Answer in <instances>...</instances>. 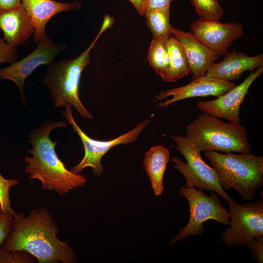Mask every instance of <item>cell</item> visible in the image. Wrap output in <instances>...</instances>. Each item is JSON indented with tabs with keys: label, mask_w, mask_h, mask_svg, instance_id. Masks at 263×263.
<instances>
[{
	"label": "cell",
	"mask_w": 263,
	"mask_h": 263,
	"mask_svg": "<svg viewBox=\"0 0 263 263\" xmlns=\"http://www.w3.org/2000/svg\"><path fill=\"white\" fill-rule=\"evenodd\" d=\"M58 229L56 221L44 207L31 210L26 216L16 212L1 246L8 251H26L38 263H75V252L68 242L58 238Z\"/></svg>",
	"instance_id": "1"
},
{
	"label": "cell",
	"mask_w": 263,
	"mask_h": 263,
	"mask_svg": "<svg viewBox=\"0 0 263 263\" xmlns=\"http://www.w3.org/2000/svg\"><path fill=\"white\" fill-rule=\"evenodd\" d=\"M67 126L65 121L48 120L32 130L28 134V142L32 147L27 150L32 156L26 155L24 159L26 164L25 172L29 178L39 180L42 189L55 191L60 195H64L86 182L85 176L66 168L55 150L58 142L50 138L54 129Z\"/></svg>",
	"instance_id": "2"
},
{
	"label": "cell",
	"mask_w": 263,
	"mask_h": 263,
	"mask_svg": "<svg viewBox=\"0 0 263 263\" xmlns=\"http://www.w3.org/2000/svg\"><path fill=\"white\" fill-rule=\"evenodd\" d=\"M114 19L108 15L104 17L101 27L89 46L80 55L73 59L64 58L50 64L42 79L49 90L53 104L56 107L73 106L84 118L92 119V114L82 103L79 96V86L82 72L90 61L91 50L106 30L112 28Z\"/></svg>",
	"instance_id": "3"
},
{
	"label": "cell",
	"mask_w": 263,
	"mask_h": 263,
	"mask_svg": "<svg viewBox=\"0 0 263 263\" xmlns=\"http://www.w3.org/2000/svg\"><path fill=\"white\" fill-rule=\"evenodd\" d=\"M223 189H235L245 201L253 200L263 184V157L249 152L221 154L204 151Z\"/></svg>",
	"instance_id": "4"
},
{
	"label": "cell",
	"mask_w": 263,
	"mask_h": 263,
	"mask_svg": "<svg viewBox=\"0 0 263 263\" xmlns=\"http://www.w3.org/2000/svg\"><path fill=\"white\" fill-rule=\"evenodd\" d=\"M187 137L201 152H249L250 146L245 128L226 123L202 113L186 127Z\"/></svg>",
	"instance_id": "5"
},
{
	"label": "cell",
	"mask_w": 263,
	"mask_h": 263,
	"mask_svg": "<svg viewBox=\"0 0 263 263\" xmlns=\"http://www.w3.org/2000/svg\"><path fill=\"white\" fill-rule=\"evenodd\" d=\"M163 135L171 138L176 143V146L171 147L181 152L186 160L185 163L177 157L171 159L174 163L172 166L185 178V187H197L202 190L215 191L227 203L235 201L221 187L215 170L204 161L201 151L187 136Z\"/></svg>",
	"instance_id": "6"
},
{
	"label": "cell",
	"mask_w": 263,
	"mask_h": 263,
	"mask_svg": "<svg viewBox=\"0 0 263 263\" xmlns=\"http://www.w3.org/2000/svg\"><path fill=\"white\" fill-rule=\"evenodd\" d=\"M180 192L188 202L189 218L187 225L179 230L169 244L172 245L189 236L203 234L204 224L208 220H215L226 226L229 225L228 210L221 204L217 192L211 191L208 195L201 189L185 186L180 187Z\"/></svg>",
	"instance_id": "7"
},
{
	"label": "cell",
	"mask_w": 263,
	"mask_h": 263,
	"mask_svg": "<svg viewBox=\"0 0 263 263\" xmlns=\"http://www.w3.org/2000/svg\"><path fill=\"white\" fill-rule=\"evenodd\" d=\"M65 109L62 114L68 123L73 127L74 132L80 137L84 150V154L81 160L75 166L71 167L70 170L75 173H80L84 169L90 168L94 175H100L103 170L101 163L102 158L112 148L119 145H125L135 142L141 133L148 125L151 117L140 122L131 131L110 140H95L89 137L82 130L75 121L72 114V105L65 106Z\"/></svg>",
	"instance_id": "8"
},
{
	"label": "cell",
	"mask_w": 263,
	"mask_h": 263,
	"mask_svg": "<svg viewBox=\"0 0 263 263\" xmlns=\"http://www.w3.org/2000/svg\"><path fill=\"white\" fill-rule=\"evenodd\" d=\"M230 227L222 234L220 241L232 247L247 246L255 237L263 235V200L239 204L228 203Z\"/></svg>",
	"instance_id": "9"
},
{
	"label": "cell",
	"mask_w": 263,
	"mask_h": 263,
	"mask_svg": "<svg viewBox=\"0 0 263 263\" xmlns=\"http://www.w3.org/2000/svg\"><path fill=\"white\" fill-rule=\"evenodd\" d=\"M38 43L37 48L25 57L0 69V79H9L16 83L24 105L26 104L23 89L27 77L38 66L51 64L65 48V44L53 42L46 34Z\"/></svg>",
	"instance_id": "10"
},
{
	"label": "cell",
	"mask_w": 263,
	"mask_h": 263,
	"mask_svg": "<svg viewBox=\"0 0 263 263\" xmlns=\"http://www.w3.org/2000/svg\"><path fill=\"white\" fill-rule=\"evenodd\" d=\"M190 32L220 56L228 53V48L244 34L240 23H222L219 20L199 19L190 24Z\"/></svg>",
	"instance_id": "11"
},
{
	"label": "cell",
	"mask_w": 263,
	"mask_h": 263,
	"mask_svg": "<svg viewBox=\"0 0 263 263\" xmlns=\"http://www.w3.org/2000/svg\"><path fill=\"white\" fill-rule=\"evenodd\" d=\"M263 72V67L258 68L250 73L241 84L214 100L198 101V108L203 113L224 118L232 123L240 124L241 105L251 84Z\"/></svg>",
	"instance_id": "12"
},
{
	"label": "cell",
	"mask_w": 263,
	"mask_h": 263,
	"mask_svg": "<svg viewBox=\"0 0 263 263\" xmlns=\"http://www.w3.org/2000/svg\"><path fill=\"white\" fill-rule=\"evenodd\" d=\"M237 85L231 81L209 76L206 75L192 79L188 84L164 92L154 96V101L172 96L164 102L159 103L157 107L166 108L175 102L189 98L215 96L218 97Z\"/></svg>",
	"instance_id": "13"
},
{
	"label": "cell",
	"mask_w": 263,
	"mask_h": 263,
	"mask_svg": "<svg viewBox=\"0 0 263 263\" xmlns=\"http://www.w3.org/2000/svg\"><path fill=\"white\" fill-rule=\"evenodd\" d=\"M171 34L181 44L185 54L192 79L206 75L210 67L220 59V55L210 49L190 31L172 27Z\"/></svg>",
	"instance_id": "14"
},
{
	"label": "cell",
	"mask_w": 263,
	"mask_h": 263,
	"mask_svg": "<svg viewBox=\"0 0 263 263\" xmlns=\"http://www.w3.org/2000/svg\"><path fill=\"white\" fill-rule=\"evenodd\" d=\"M263 66V54L250 56L245 53L234 50L225 55L221 61L214 63L206 75L231 81L239 79L246 71H252Z\"/></svg>",
	"instance_id": "15"
},
{
	"label": "cell",
	"mask_w": 263,
	"mask_h": 263,
	"mask_svg": "<svg viewBox=\"0 0 263 263\" xmlns=\"http://www.w3.org/2000/svg\"><path fill=\"white\" fill-rule=\"evenodd\" d=\"M0 29L4 40L16 48L25 42L35 32L32 20L21 4L13 8L0 10Z\"/></svg>",
	"instance_id": "16"
},
{
	"label": "cell",
	"mask_w": 263,
	"mask_h": 263,
	"mask_svg": "<svg viewBox=\"0 0 263 263\" xmlns=\"http://www.w3.org/2000/svg\"><path fill=\"white\" fill-rule=\"evenodd\" d=\"M21 4L29 15L35 27L34 41L38 43L46 35L48 21L56 14L78 9L80 3L75 1L61 3L54 0H21Z\"/></svg>",
	"instance_id": "17"
},
{
	"label": "cell",
	"mask_w": 263,
	"mask_h": 263,
	"mask_svg": "<svg viewBox=\"0 0 263 263\" xmlns=\"http://www.w3.org/2000/svg\"><path fill=\"white\" fill-rule=\"evenodd\" d=\"M169 159V150L163 145L153 146L145 154L144 168L156 196L161 195L164 190L163 177Z\"/></svg>",
	"instance_id": "18"
},
{
	"label": "cell",
	"mask_w": 263,
	"mask_h": 263,
	"mask_svg": "<svg viewBox=\"0 0 263 263\" xmlns=\"http://www.w3.org/2000/svg\"><path fill=\"white\" fill-rule=\"evenodd\" d=\"M169 56V67L162 78L164 81L175 82L190 73L184 51L177 39L171 35L166 41Z\"/></svg>",
	"instance_id": "19"
},
{
	"label": "cell",
	"mask_w": 263,
	"mask_h": 263,
	"mask_svg": "<svg viewBox=\"0 0 263 263\" xmlns=\"http://www.w3.org/2000/svg\"><path fill=\"white\" fill-rule=\"evenodd\" d=\"M146 23L153 39L167 41L172 35L170 23V6L147 13Z\"/></svg>",
	"instance_id": "20"
},
{
	"label": "cell",
	"mask_w": 263,
	"mask_h": 263,
	"mask_svg": "<svg viewBox=\"0 0 263 263\" xmlns=\"http://www.w3.org/2000/svg\"><path fill=\"white\" fill-rule=\"evenodd\" d=\"M147 59L156 73L163 77L169 67L166 41L153 39L149 47Z\"/></svg>",
	"instance_id": "21"
},
{
	"label": "cell",
	"mask_w": 263,
	"mask_h": 263,
	"mask_svg": "<svg viewBox=\"0 0 263 263\" xmlns=\"http://www.w3.org/2000/svg\"><path fill=\"white\" fill-rule=\"evenodd\" d=\"M200 19L219 20L224 11L217 0H189Z\"/></svg>",
	"instance_id": "22"
},
{
	"label": "cell",
	"mask_w": 263,
	"mask_h": 263,
	"mask_svg": "<svg viewBox=\"0 0 263 263\" xmlns=\"http://www.w3.org/2000/svg\"><path fill=\"white\" fill-rule=\"evenodd\" d=\"M19 184L18 179H6L0 173V210L3 213L13 216L15 213L11 206L10 189Z\"/></svg>",
	"instance_id": "23"
},
{
	"label": "cell",
	"mask_w": 263,
	"mask_h": 263,
	"mask_svg": "<svg viewBox=\"0 0 263 263\" xmlns=\"http://www.w3.org/2000/svg\"><path fill=\"white\" fill-rule=\"evenodd\" d=\"M35 258L22 250L8 251L0 246V263H33Z\"/></svg>",
	"instance_id": "24"
},
{
	"label": "cell",
	"mask_w": 263,
	"mask_h": 263,
	"mask_svg": "<svg viewBox=\"0 0 263 263\" xmlns=\"http://www.w3.org/2000/svg\"><path fill=\"white\" fill-rule=\"evenodd\" d=\"M17 48L5 42L0 37V64L2 63H12L17 61Z\"/></svg>",
	"instance_id": "25"
},
{
	"label": "cell",
	"mask_w": 263,
	"mask_h": 263,
	"mask_svg": "<svg viewBox=\"0 0 263 263\" xmlns=\"http://www.w3.org/2000/svg\"><path fill=\"white\" fill-rule=\"evenodd\" d=\"M251 252L253 259L258 263H263V237L254 238L247 245Z\"/></svg>",
	"instance_id": "26"
},
{
	"label": "cell",
	"mask_w": 263,
	"mask_h": 263,
	"mask_svg": "<svg viewBox=\"0 0 263 263\" xmlns=\"http://www.w3.org/2000/svg\"><path fill=\"white\" fill-rule=\"evenodd\" d=\"M13 215L0 210V246L7 237L12 226Z\"/></svg>",
	"instance_id": "27"
},
{
	"label": "cell",
	"mask_w": 263,
	"mask_h": 263,
	"mask_svg": "<svg viewBox=\"0 0 263 263\" xmlns=\"http://www.w3.org/2000/svg\"><path fill=\"white\" fill-rule=\"evenodd\" d=\"M172 0H146L144 15L150 11L163 9L170 6Z\"/></svg>",
	"instance_id": "28"
},
{
	"label": "cell",
	"mask_w": 263,
	"mask_h": 263,
	"mask_svg": "<svg viewBox=\"0 0 263 263\" xmlns=\"http://www.w3.org/2000/svg\"><path fill=\"white\" fill-rule=\"evenodd\" d=\"M21 0H0V10L13 8L21 4Z\"/></svg>",
	"instance_id": "29"
},
{
	"label": "cell",
	"mask_w": 263,
	"mask_h": 263,
	"mask_svg": "<svg viewBox=\"0 0 263 263\" xmlns=\"http://www.w3.org/2000/svg\"><path fill=\"white\" fill-rule=\"evenodd\" d=\"M136 8L139 15L143 16L146 0H129Z\"/></svg>",
	"instance_id": "30"
}]
</instances>
